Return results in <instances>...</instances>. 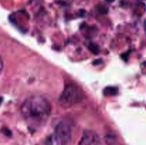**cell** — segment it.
<instances>
[{
  "label": "cell",
  "mask_w": 146,
  "mask_h": 145,
  "mask_svg": "<svg viewBox=\"0 0 146 145\" xmlns=\"http://www.w3.org/2000/svg\"><path fill=\"white\" fill-rule=\"evenodd\" d=\"M23 117L29 125L40 127L47 122L51 113L49 101L41 95H32L25 100L21 107Z\"/></svg>",
  "instance_id": "1"
},
{
  "label": "cell",
  "mask_w": 146,
  "mask_h": 145,
  "mask_svg": "<svg viewBox=\"0 0 146 145\" xmlns=\"http://www.w3.org/2000/svg\"><path fill=\"white\" fill-rule=\"evenodd\" d=\"M72 134L69 122L66 120L60 122L56 126L54 132L46 139V145H67Z\"/></svg>",
  "instance_id": "2"
},
{
  "label": "cell",
  "mask_w": 146,
  "mask_h": 145,
  "mask_svg": "<svg viewBox=\"0 0 146 145\" xmlns=\"http://www.w3.org/2000/svg\"><path fill=\"white\" fill-rule=\"evenodd\" d=\"M84 99V93L78 86L75 84H67L61 92L58 102L61 107H71L78 104Z\"/></svg>",
  "instance_id": "3"
},
{
  "label": "cell",
  "mask_w": 146,
  "mask_h": 145,
  "mask_svg": "<svg viewBox=\"0 0 146 145\" xmlns=\"http://www.w3.org/2000/svg\"><path fill=\"white\" fill-rule=\"evenodd\" d=\"M100 137L95 132L86 130L83 133L78 145H99Z\"/></svg>",
  "instance_id": "4"
},
{
  "label": "cell",
  "mask_w": 146,
  "mask_h": 145,
  "mask_svg": "<svg viewBox=\"0 0 146 145\" xmlns=\"http://www.w3.org/2000/svg\"><path fill=\"white\" fill-rule=\"evenodd\" d=\"M104 95L106 96H112V95H115L118 93V88L115 87H108L106 88L104 91Z\"/></svg>",
  "instance_id": "5"
},
{
  "label": "cell",
  "mask_w": 146,
  "mask_h": 145,
  "mask_svg": "<svg viewBox=\"0 0 146 145\" xmlns=\"http://www.w3.org/2000/svg\"><path fill=\"white\" fill-rule=\"evenodd\" d=\"M106 143L107 145H113L115 143V138L113 134H107L106 136Z\"/></svg>",
  "instance_id": "6"
},
{
  "label": "cell",
  "mask_w": 146,
  "mask_h": 145,
  "mask_svg": "<svg viewBox=\"0 0 146 145\" xmlns=\"http://www.w3.org/2000/svg\"><path fill=\"white\" fill-rule=\"evenodd\" d=\"M88 49L94 54H98L99 52V48H98V45H94V44H91L88 47Z\"/></svg>",
  "instance_id": "7"
},
{
  "label": "cell",
  "mask_w": 146,
  "mask_h": 145,
  "mask_svg": "<svg viewBox=\"0 0 146 145\" xmlns=\"http://www.w3.org/2000/svg\"><path fill=\"white\" fill-rule=\"evenodd\" d=\"M1 131H2L3 133H4L5 135H7V136H10V135L11 134V132H10L8 129H3Z\"/></svg>",
  "instance_id": "8"
},
{
  "label": "cell",
  "mask_w": 146,
  "mask_h": 145,
  "mask_svg": "<svg viewBox=\"0 0 146 145\" xmlns=\"http://www.w3.org/2000/svg\"><path fill=\"white\" fill-rule=\"evenodd\" d=\"M3 68H4V63H3L2 59H1V58L0 57V73H1V71H2Z\"/></svg>",
  "instance_id": "9"
},
{
  "label": "cell",
  "mask_w": 146,
  "mask_h": 145,
  "mask_svg": "<svg viewBox=\"0 0 146 145\" xmlns=\"http://www.w3.org/2000/svg\"><path fill=\"white\" fill-rule=\"evenodd\" d=\"M1 102H2V98H1V96H0V105L1 104Z\"/></svg>",
  "instance_id": "10"
},
{
  "label": "cell",
  "mask_w": 146,
  "mask_h": 145,
  "mask_svg": "<svg viewBox=\"0 0 146 145\" xmlns=\"http://www.w3.org/2000/svg\"><path fill=\"white\" fill-rule=\"evenodd\" d=\"M106 1H108V2H112V1H113L114 0H106Z\"/></svg>",
  "instance_id": "11"
},
{
  "label": "cell",
  "mask_w": 146,
  "mask_h": 145,
  "mask_svg": "<svg viewBox=\"0 0 146 145\" xmlns=\"http://www.w3.org/2000/svg\"><path fill=\"white\" fill-rule=\"evenodd\" d=\"M145 31H146V21H145Z\"/></svg>",
  "instance_id": "12"
}]
</instances>
